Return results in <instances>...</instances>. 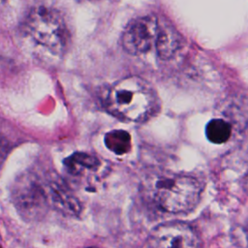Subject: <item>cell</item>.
Instances as JSON below:
<instances>
[{
  "mask_svg": "<svg viewBox=\"0 0 248 248\" xmlns=\"http://www.w3.org/2000/svg\"><path fill=\"white\" fill-rule=\"evenodd\" d=\"M87 248H97V247H87Z\"/></svg>",
  "mask_w": 248,
  "mask_h": 248,
  "instance_id": "7c38bea8",
  "label": "cell"
},
{
  "mask_svg": "<svg viewBox=\"0 0 248 248\" xmlns=\"http://www.w3.org/2000/svg\"><path fill=\"white\" fill-rule=\"evenodd\" d=\"M11 198L15 208L26 221L41 219L50 206L47 183L33 171L22 172L15 179Z\"/></svg>",
  "mask_w": 248,
  "mask_h": 248,
  "instance_id": "277c9868",
  "label": "cell"
},
{
  "mask_svg": "<svg viewBox=\"0 0 248 248\" xmlns=\"http://www.w3.org/2000/svg\"><path fill=\"white\" fill-rule=\"evenodd\" d=\"M202 182L194 176L173 174L161 177L154 187V199L161 209L178 214L193 210L201 200Z\"/></svg>",
  "mask_w": 248,
  "mask_h": 248,
  "instance_id": "7a4b0ae2",
  "label": "cell"
},
{
  "mask_svg": "<svg viewBox=\"0 0 248 248\" xmlns=\"http://www.w3.org/2000/svg\"><path fill=\"white\" fill-rule=\"evenodd\" d=\"M148 248H199L196 230L182 221L166 222L155 227L147 239Z\"/></svg>",
  "mask_w": 248,
  "mask_h": 248,
  "instance_id": "5b68a950",
  "label": "cell"
},
{
  "mask_svg": "<svg viewBox=\"0 0 248 248\" xmlns=\"http://www.w3.org/2000/svg\"><path fill=\"white\" fill-rule=\"evenodd\" d=\"M232 135V126L221 118L210 120L205 127V136L209 141L216 144L226 142Z\"/></svg>",
  "mask_w": 248,
  "mask_h": 248,
  "instance_id": "9c48e42d",
  "label": "cell"
},
{
  "mask_svg": "<svg viewBox=\"0 0 248 248\" xmlns=\"http://www.w3.org/2000/svg\"><path fill=\"white\" fill-rule=\"evenodd\" d=\"M106 106L117 118L143 122L155 114L159 105L151 84L138 76H131L111 85L106 98Z\"/></svg>",
  "mask_w": 248,
  "mask_h": 248,
  "instance_id": "6da1fadb",
  "label": "cell"
},
{
  "mask_svg": "<svg viewBox=\"0 0 248 248\" xmlns=\"http://www.w3.org/2000/svg\"><path fill=\"white\" fill-rule=\"evenodd\" d=\"M27 35L55 54H62L69 43V32L62 16L54 9L33 8L24 19Z\"/></svg>",
  "mask_w": 248,
  "mask_h": 248,
  "instance_id": "3957f363",
  "label": "cell"
},
{
  "mask_svg": "<svg viewBox=\"0 0 248 248\" xmlns=\"http://www.w3.org/2000/svg\"><path fill=\"white\" fill-rule=\"evenodd\" d=\"M106 146L117 155H123L131 149V137L123 130H113L105 136Z\"/></svg>",
  "mask_w": 248,
  "mask_h": 248,
  "instance_id": "30bf717a",
  "label": "cell"
},
{
  "mask_svg": "<svg viewBox=\"0 0 248 248\" xmlns=\"http://www.w3.org/2000/svg\"><path fill=\"white\" fill-rule=\"evenodd\" d=\"M6 154H7V147H6V143L4 141V139L1 137L0 135V168H1V165L6 157Z\"/></svg>",
  "mask_w": 248,
  "mask_h": 248,
  "instance_id": "8fae6325",
  "label": "cell"
},
{
  "mask_svg": "<svg viewBox=\"0 0 248 248\" xmlns=\"http://www.w3.org/2000/svg\"><path fill=\"white\" fill-rule=\"evenodd\" d=\"M182 39L177 30L167 21L159 19V28L154 49L161 59L171 58L181 47Z\"/></svg>",
  "mask_w": 248,
  "mask_h": 248,
  "instance_id": "52a82bcc",
  "label": "cell"
},
{
  "mask_svg": "<svg viewBox=\"0 0 248 248\" xmlns=\"http://www.w3.org/2000/svg\"><path fill=\"white\" fill-rule=\"evenodd\" d=\"M159 28V19L144 16L133 19L122 35L123 48L132 55H140L154 48Z\"/></svg>",
  "mask_w": 248,
  "mask_h": 248,
  "instance_id": "8992f818",
  "label": "cell"
},
{
  "mask_svg": "<svg viewBox=\"0 0 248 248\" xmlns=\"http://www.w3.org/2000/svg\"><path fill=\"white\" fill-rule=\"evenodd\" d=\"M63 164L66 171L73 176L85 175L88 172L96 170L100 166L97 157L84 152L72 154L64 160Z\"/></svg>",
  "mask_w": 248,
  "mask_h": 248,
  "instance_id": "ba28073f",
  "label": "cell"
}]
</instances>
